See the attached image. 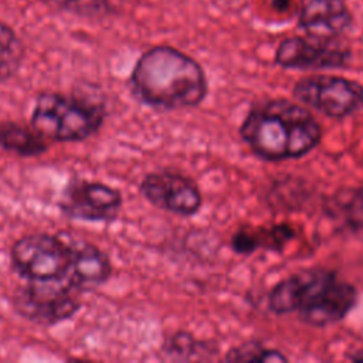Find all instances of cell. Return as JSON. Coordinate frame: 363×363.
Wrapping results in <instances>:
<instances>
[{
    "label": "cell",
    "mask_w": 363,
    "mask_h": 363,
    "mask_svg": "<svg viewBox=\"0 0 363 363\" xmlns=\"http://www.w3.org/2000/svg\"><path fill=\"white\" fill-rule=\"evenodd\" d=\"M128 84L139 104L159 112L196 108L208 92L203 67L170 45L146 50L136 60Z\"/></svg>",
    "instance_id": "6da1fadb"
},
{
    "label": "cell",
    "mask_w": 363,
    "mask_h": 363,
    "mask_svg": "<svg viewBox=\"0 0 363 363\" xmlns=\"http://www.w3.org/2000/svg\"><path fill=\"white\" fill-rule=\"evenodd\" d=\"M240 133L255 155L268 160L299 157L320 139L315 118L303 106L284 99L255 105Z\"/></svg>",
    "instance_id": "7a4b0ae2"
},
{
    "label": "cell",
    "mask_w": 363,
    "mask_h": 363,
    "mask_svg": "<svg viewBox=\"0 0 363 363\" xmlns=\"http://www.w3.org/2000/svg\"><path fill=\"white\" fill-rule=\"evenodd\" d=\"M356 289L332 272L308 269L292 274L271 291L268 303L275 313L298 312L309 325L340 320L354 305Z\"/></svg>",
    "instance_id": "3957f363"
},
{
    "label": "cell",
    "mask_w": 363,
    "mask_h": 363,
    "mask_svg": "<svg viewBox=\"0 0 363 363\" xmlns=\"http://www.w3.org/2000/svg\"><path fill=\"white\" fill-rule=\"evenodd\" d=\"M105 106L86 96L43 91L37 95L30 125L48 142L77 143L95 136L105 123Z\"/></svg>",
    "instance_id": "277c9868"
},
{
    "label": "cell",
    "mask_w": 363,
    "mask_h": 363,
    "mask_svg": "<svg viewBox=\"0 0 363 363\" xmlns=\"http://www.w3.org/2000/svg\"><path fill=\"white\" fill-rule=\"evenodd\" d=\"M13 271L28 282L67 281L71 268V247L67 238L50 233H30L10 248Z\"/></svg>",
    "instance_id": "5b68a950"
},
{
    "label": "cell",
    "mask_w": 363,
    "mask_h": 363,
    "mask_svg": "<svg viewBox=\"0 0 363 363\" xmlns=\"http://www.w3.org/2000/svg\"><path fill=\"white\" fill-rule=\"evenodd\" d=\"M17 315L40 326H54L72 319L81 309V292L67 281L28 282L11 295Z\"/></svg>",
    "instance_id": "8992f818"
},
{
    "label": "cell",
    "mask_w": 363,
    "mask_h": 363,
    "mask_svg": "<svg viewBox=\"0 0 363 363\" xmlns=\"http://www.w3.org/2000/svg\"><path fill=\"white\" fill-rule=\"evenodd\" d=\"M122 193L102 182L71 179L61 193L58 208L67 218L85 223H112L119 217Z\"/></svg>",
    "instance_id": "52a82bcc"
},
{
    "label": "cell",
    "mask_w": 363,
    "mask_h": 363,
    "mask_svg": "<svg viewBox=\"0 0 363 363\" xmlns=\"http://www.w3.org/2000/svg\"><path fill=\"white\" fill-rule=\"evenodd\" d=\"M294 95L301 102L332 118H343L363 108V86L333 75H312L299 79Z\"/></svg>",
    "instance_id": "ba28073f"
},
{
    "label": "cell",
    "mask_w": 363,
    "mask_h": 363,
    "mask_svg": "<svg viewBox=\"0 0 363 363\" xmlns=\"http://www.w3.org/2000/svg\"><path fill=\"white\" fill-rule=\"evenodd\" d=\"M139 193L156 208L179 217L197 214L203 204L197 183L182 172L170 169L146 173L139 183Z\"/></svg>",
    "instance_id": "9c48e42d"
},
{
    "label": "cell",
    "mask_w": 363,
    "mask_h": 363,
    "mask_svg": "<svg viewBox=\"0 0 363 363\" xmlns=\"http://www.w3.org/2000/svg\"><path fill=\"white\" fill-rule=\"evenodd\" d=\"M67 240L71 247V268L67 282L81 294L108 282L113 269L108 254L86 240L74 237Z\"/></svg>",
    "instance_id": "30bf717a"
},
{
    "label": "cell",
    "mask_w": 363,
    "mask_h": 363,
    "mask_svg": "<svg viewBox=\"0 0 363 363\" xmlns=\"http://www.w3.org/2000/svg\"><path fill=\"white\" fill-rule=\"evenodd\" d=\"M275 60L284 68H335L346 64L349 52L330 47L323 41L292 37L279 44Z\"/></svg>",
    "instance_id": "8fae6325"
},
{
    "label": "cell",
    "mask_w": 363,
    "mask_h": 363,
    "mask_svg": "<svg viewBox=\"0 0 363 363\" xmlns=\"http://www.w3.org/2000/svg\"><path fill=\"white\" fill-rule=\"evenodd\" d=\"M350 23L352 14L345 0H308L299 14V26L316 38L337 35Z\"/></svg>",
    "instance_id": "7c38bea8"
},
{
    "label": "cell",
    "mask_w": 363,
    "mask_h": 363,
    "mask_svg": "<svg viewBox=\"0 0 363 363\" xmlns=\"http://www.w3.org/2000/svg\"><path fill=\"white\" fill-rule=\"evenodd\" d=\"M50 147V143L31 125L16 121L0 122V149L20 157H40Z\"/></svg>",
    "instance_id": "4fadbf2b"
},
{
    "label": "cell",
    "mask_w": 363,
    "mask_h": 363,
    "mask_svg": "<svg viewBox=\"0 0 363 363\" xmlns=\"http://www.w3.org/2000/svg\"><path fill=\"white\" fill-rule=\"evenodd\" d=\"M159 353L166 362H190L211 359L216 349L211 343L196 339L187 330H176L163 340Z\"/></svg>",
    "instance_id": "5bb4252c"
},
{
    "label": "cell",
    "mask_w": 363,
    "mask_h": 363,
    "mask_svg": "<svg viewBox=\"0 0 363 363\" xmlns=\"http://www.w3.org/2000/svg\"><path fill=\"white\" fill-rule=\"evenodd\" d=\"M24 60V44L17 33L0 21V84L13 78Z\"/></svg>",
    "instance_id": "9a60e30c"
},
{
    "label": "cell",
    "mask_w": 363,
    "mask_h": 363,
    "mask_svg": "<svg viewBox=\"0 0 363 363\" xmlns=\"http://www.w3.org/2000/svg\"><path fill=\"white\" fill-rule=\"evenodd\" d=\"M225 360L228 362H286V357L278 350H269L255 342H248L233 347L225 354Z\"/></svg>",
    "instance_id": "2e32d148"
},
{
    "label": "cell",
    "mask_w": 363,
    "mask_h": 363,
    "mask_svg": "<svg viewBox=\"0 0 363 363\" xmlns=\"http://www.w3.org/2000/svg\"><path fill=\"white\" fill-rule=\"evenodd\" d=\"M333 206L349 225L363 227V190H352L339 194L337 201Z\"/></svg>",
    "instance_id": "e0dca14e"
},
{
    "label": "cell",
    "mask_w": 363,
    "mask_h": 363,
    "mask_svg": "<svg viewBox=\"0 0 363 363\" xmlns=\"http://www.w3.org/2000/svg\"><path fill=\"white\" fill-rule=\"evenodd\" d=\"M61 9L86 17L104 16L108 13L111 0H52Z\"/></svg>",
    "instance_id": "ac0fdd59"
},
{
    "label": "cell",
    "mask_w": 363,
    "mask_h": 363,
    "mask_svg": "<svg viewBox=\"0 0 363 363\" xmlns=\"http://www.w3.org/2000/svg\"><path fill=\"white\" fill-rule=\"evenodd\" d=\"M352 360H356V362H363V350H359L356 354L352 356Z\"/></svg>",
    "instance_id": "d6986e66"
}]
</instances>
